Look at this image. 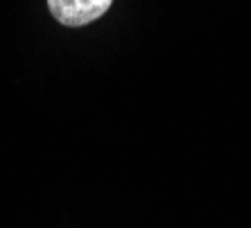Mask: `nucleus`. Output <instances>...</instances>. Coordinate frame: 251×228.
<instances>
[{
	"instance_id": "f257e3e1",
	"label": "nucleus",
	"mask_w": 251,
	"mask_h": 228,
	"mask_svg": "<svg viewBox=\"0 0 251 228\" xmlns=\"http://www.w3.org/2000/svg\"><path fill=\"white\" fill-rule=\"evenodd\" d=\"M113 0H48V9L61 25L82 27L109 12Z\"/></svg>"
}]
</instances>
